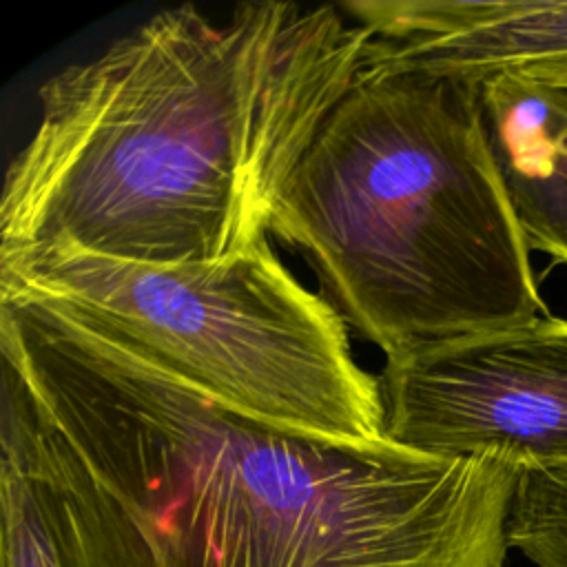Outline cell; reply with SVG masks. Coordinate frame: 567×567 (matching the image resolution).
I'll use <instances>...</instances> for the list:
<instances>
[{
  "label": "cell",
  "instance_id": "cell-1",
  "mask_svg": "<svg viewBox=\"0 0 567 567\" xmlns=\"http://www.w3.org/2000/svg\"><path fill=\"white\" fill-rule=\"evenodd\" d=\"M343 7L241 2L157 11L38 89L9 162L0 259L78 250L179 266L237 259L270 237L279 197L365 66Z\"/></svg>",
  "mask_w": 567,
  "mask_h": 567
},
{
  "label": "cell",
  "instance_id": "cell-2",
  "mask_svg": "<svg viewBox=\"0 0 567 567\" xmlns=\"http://www.w3.org/2000/svg\"><path fill=\"white\" fill-rule=\"evenodd\" d=\"M0 352L159 567L505 565L509 458L275 430L29 297H0Z\"/></svg>",
  "mask_w": 567,
  "mask_h": 567
},
{
  "label": "cell",
  "instance_id": "cell-3",
  "mask_svg": "<svg viewBox=\"0 0 567 567\" xmlns=\"http://www.w3.org/2000/svg\"><path fill=\"white\" fill-rule=\"evenodd\" d=\"M270 235L385 359L549 315L478 86L363 69L292 171Z\"/></svg>",
  "mask_w": 567,
  "mask_h": 567
},
{
  "label": "cell",
  "instance_id": "cell-4",
  "mask_svg": "<svg viewBox=\"0 0 567 567\" xmlns=\"http://www.w3.org/2000/svg\"><path fill=\"white\" fill-rule=\"evenodd\" d=\"M0 295L62 310L244 419L339 445H392L379 377L357 361L341 315L284 266L270 237L219 264L24 252L0 259Z\"/></svg>",
  "mask_w": 567,
  "mask_h": 567
},
{
  "label": "cell",
  "instance_id": "cell-5",
  "mask_svg": "<svg viewBox=\"0 0 567 567\" xmlns=\"http://www.w3.org/2000/svg\"><path fill=\"white\" fill-rule=\"evenodd\" d=\"M385 436L430 456L567 465V319L538 317L390 357Z\"/></svg>",
  "mask_w": 567,
  "mask_h": 567
},
{
  "label": "cell",
  "instance_id": "cell-6",
  "mask_svg": "<svg viewBox=\"0 0 567 567\" xmlns=\"http://www.w3.org/2000/svg\"><path fill=\"white\" fill-rule=\"evenodd\" d=\"M2 567H159L124 505L2 363Z\"/></svg>",
  "mask_w": 567,
  "mask_h": 567
},
{
  "label": "cell",
  "instance_id": "cell-7",
  "mask_svg": "<svg viewBox=\"0 0 567 567\" xmlns=\"http://www.w3.org/2000/svg\"><path fill=\"white\" fill-rule=\"evenodd\" d=\"M341 7L372 35L363 69L478 86L567 58V0H348Z\"/></svg>",
  "mask_w": 567,
  "mask_h": 567
},
{
  "label": "cell",
  "instance_id": "cell-8",
  "mask_svg": "<svg viewBox=\"0 0 567 567\" xmlns=\"http://www.w3.org/2000/svg\"><path fill=\"white\" fill-rule=\"evenodd\" d=\"M485 128L529 250L567 264V109L503 73L478 84Z\"/></svg>",
  "mask_w": 567,
  "mask_h": 567
},
{
  "label": "cell",
  "instance_id": "cell-9",
  "mask_svg": "<svg viewBox=\"0 0 567 567\" xmlns=\"http://www.w3.org/2000/svg\"><path fill=\"white\" fill-rule=\"evenodd\" d=\"M507 540L536 567H567V465L520 472Z\"/></svg>",
  "mask_w": 567,
  "mask_h": 567
},
{
  "label": "cell",
  "instance_id": "cell-10",
  "mask_svg": "<svg viewBox=\"0 0 567 567\" xmlns=\"http://www.w3.org/2000/svg\"><path fill=\"white\" fill-rule=\"evenodd\" d=\"M514 75H520L549 93H554L567 109V58L565 60H549L540 64H532L518 71H512Z\"/></svg>",
  "mask_w": 567,
  "mask_h": 567
}]
</instances>
